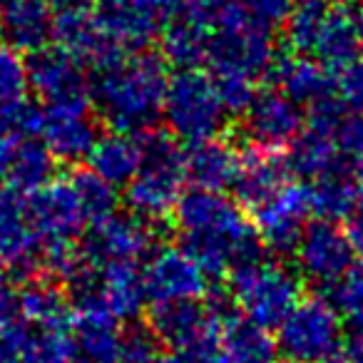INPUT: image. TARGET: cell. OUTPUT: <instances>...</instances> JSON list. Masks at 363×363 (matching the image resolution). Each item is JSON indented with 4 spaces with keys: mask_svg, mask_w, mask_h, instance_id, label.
Masks as SVG:
<instances>
[{
    "mask_svg": "<svg viewBox=\"0 0 363 363\" xmlns=\"http://www.w3.org/2000/svg\"><path fill=\"white\" fill-rule=\"evenodd\" d=\"M177 247L194 259L204 274L222 277L242 264L269 257L247 212L224 192L189 187L174 207Z\"/></svg>",
    "mask_w": 363,
    "mask_h": 363,
    "instance_id": "cell-1",
    "label": "cell"
},
{
    "mask_svg": "<svg viewBox=\"0 0 363 363\" xmlns=\"http://www.w3.org/2000/svg\"><path fill=\"white\" fill-rule=\"evenodd\" d=\"M160 50L132 52L92 75V107L112 132L142 137L162 127L169 70Z\"/></svg>",
    "mask_w": 363,
    "mask_h": 363,
    "instance_id": "cell-2",
    "label": "cell"
},
{
    "mask_svg": "<svg viewBox=\"0 0 363 363\" xmlns=\"http://www.w3.org/2000/svg\"><path fill=\"white\" fill-rule=\"evenodd\" d=\"M140 142L142 169L125 187V202L132 214L162 224L187 192V147L167 127L147 132Z\"/></svg>",
    "mask_w": 363,
    "mask_h": 363,
    "instance_id": "cell-3",
    "label": "cell"
},
{
    "mask_svg": "<svg viewBox=\"0 0 363 363\" xmlns=\"http://www.w3.org/2000/svg\"><path fill=\"white\" fill-rule=\"evenodd\" d=\"M227 289L232 291L239 311L264 328H279L298 306L303 279L296 269L274 257L242 264L229 274Z\"/></svg>",
    "mask_w": 363,
    "mask_h": 363,
    "instance_id": "cell-4",
    "label": "cell"
},
{
    "mask_svg": "<svg viewBox=\"0 0 363 363\" xmlns=\"http://www.w3.org/2000/svg\"><path fill=\"white\" fill-rule=\"evenodd\" d=\"M277 52L279 48L272 28L254 21L242 0H234L212 30L207 57L212 70L209 75H242L264 80Z\"/></svg>",
    "mask_w": 363,
    "mask_h": 363,
    "instance_id": "cell-5",
    "label": "cell"
},
{
    "mask_svg": "<svg viewBox=\"0 0 363 363\" xmlns=\"http://www.w3.org/2000/svg\"><path fill=\"white\" fill-rule=\"evenodd\" d=\"M162 125L187 147L222 135L227 110L219 100L212 75L202 70L174 72L167 85Z\"/></svg>",
    "mask_w": 363,
    "mask_h": 363,
    "instance_id": "cell-6",
    "label": "cell"
},
{
    "mask_svg": "<svg viewBox=\"0 0 363 363\" xmlns=\"http://www.w3.org/2000/svg\"><path fill=\"white\" fill-rule=\"evenodd\" d=\"M343 318L326 296L301 298L277 328L279 356L286 363H333L343 348Z\"/></svg>",
    "mask_w": 363,
    "mask_h": 363,
    "instance_id": "cell-7",
    "label": "cell"
},
{
    "mask_svg": "<svg viewBox=\"0 0 363 363\" xmlns=\"http://www.w3.org/2000/svg\"><path fill=\"white\" fill-rule=\"evenodd\" d=\"M157 249H160V224L147 222L132 212H117L102 222L90 224L82 239V254L97 267L142 264Z\"/></svg>",
    "mask_w": 363,
    "mask_h": 363,
    "instance_id": "cell-8",
    "label": "cell"
},
{
    "mask_svg": "<svg viewBox=\"0 0 363 363\" xmlns=\"http://www.w3.org/2000/svg\"><path fill=\"white\" fill-rule=\"evenodd\" d=\"M306 127V110L272 87H262L252 107L242 115L232 142L267 152H286Z\"/></svg>",
    "mask_w": 363,
    "mask_h": 363,
    "instance_id": "cell-9",
    "label": "cell"
},
{
    "mask_svg": "<svg viewBox=\"0 0 363 363\" xmlns=\"http://www.w3.org/2000/svg\"><path fill=\"white\" fill-rule=\"evenodd\" d=\"M43 239L35 232L28 209V197L0 182V267L16 279L43 277Z\"/></svg>",
    "mask_w": 363,
    "mask_h": 363,
    "instance_id": "cell-10",
    "label": "cell"
},
{
    "mask_svg": "<svg viewBox=\"0 0 363 363\" xmlns=\"http://www.w3.org/2000/svg\"><path fill=\"white\" fill-rule=\"evenodd\" d=\"M294 259L303 284L328 291L356 264V252L341 224L313 219L306 224V232Z\"/></svg>",
    "mask_w": 363,
    "mask_h": 363,
    "instance_id": "cell-11",
    "label": "cell"
},
{
    "mask_svg": "<svg viewBox=\"0 0 363 363\" xmlns=\"http://www.w3.org/2000/svg\"><path fill=\"white\" fill-rule=\"evenodd\" d=\"M311 192L301 182H291L272 202L252 214V224L259 232L264 249L274 259H289L296 254L311 217Z\"/></svg>",
    "mask_w": 363,
    "mask_h": 363,
    "instance_id": "cell-12",
    "label": "cell"
},
{
    "mask_svg": "<svg viewBox=\"0 0 363 363\" xmlns=\"http://www.w3.org/2000/svg\"><path fill=\"white\" fill-rule=\"evenodd\" d=\"M28 85L45 107L92 105V80L85 65L57 45L30 55Z\"/></svg>",
    "mask_w": 363,
    "mask_h": 363,
    "instance_id": "cell-13",
    "label": "cell"
},
{
    "mask_svg": "<svg viewBox=\"0 0 363 363\" xmlns=\"http://www.w3.org/2000/svg\"><path fill=\"white\" fill-rule=\"evenodd\" d=\"M145 291L152 303L207 296V274L179 247H160L142 267Z\"/></svg>",
    "mask_w": 363,
    "mask_h": 363,
    "instance_id": "cell-14",
    "label": "cell"
},
{
    "mask_svg": "<svg viewBox=\"0 0 363 363\" xmlns=\"http://www.w3.org/2000/svg\"><path fill=\"white\" fill-rule=\"evenodd\" d=\"M294 182L284 152H267L257 147H239V169L234 177V202L254 214L272 202L284 187Z\"/></svg>",
    "mask_w": 363,
    "mask_h": 363,
    "instance_id": "cell-15",
    "label": "cell"
},
{
    "mask_svg": "<svg viewBox=\"0 0 363 363\" xmlns=\"http://www.w3.org/2000/svg\"><path fill=\"white\" fill-rule=\"evenodd\" d=\"M28 209H30L33 227L43 242H55V239L75 242L77 237H85L90 227L85 209L67 177H55L48 187L30 194Z\"/></svg>",
    "mask_w": 363,
    "mask_h": 363,
    "instance_id": "cell-16",
    "label": "cell"
},
{
    "mask_svg": "<svg viewBox=\"0 0 363 363\" xmlns=\"http://www.w3.org/2000/svg\"><path fill=\"white\" fill-rule=\"evenodd\" d=\"M145 323L160 338L162 346L172 348V353H184L199 341L219 333V323L209 313L207 303L199 298L152 303Z\"/></svg>",
    "mask_w": 363,
    "mask_h": 363,
    "instance_id": "cell-17",
    "label": "cell"
},
{
    "mask_svg": "<svg viewBox=\"0 0 363 363\" xmlns=\"http://www.w3.org/2000/svg\"><path fill=\"white\" fill-rule=\"evenodd\" d=\"M100 135V117L92 105L45 107L43 142L57 162L77 164L87 160Z\"/></svg>",
    "mask_w": 363,
    "mask_h": 363,
    "instance_id": "cell-18",
    "label": "cell"
},
{
    "mask_svg": "<svg viewBox=\"0 0 363 363\" xmlns=\"http://www.w3.org/2000/svg\"><path fill=\"white\" fill-rule=\"evenodd\" d=\"M57 13L48 0H6L0 11V43L21 55L50 48Z\"/></svg>",
    "mask_w": 363,
    "mask_h": 363,
    "instance_id": "cell-19",
    "label": "cell"
},
{
    "mask_svg": "<svg viewBox=\"0 0 363 363\" xmlns=\"http://www.w3.org/2000/svg\"><path fill=\"white\" fill-rule=\"evenodd\" d=\"M52 40H55L57 48H62L72 57H77L82 65H90L95 72L112 67L125 60V57H130V52L122 50L117 43H112L100 30V26L95 23L90 11L60 13L55 18V38Z\"/></svg>",
    "mask_w": 363,
    "mask_h": 363,
    "instance_id": "cell-20",
    "label": "cell"
},
{
    "mask_svg": "<svg viewBox=\"0 0 363 363\" xmlns=\"http://www.w3.org/2000/svg\"><path fill=\"white\" fill-rule=\"evenodd\" d=\"M92 18L100 30L130 55L150 50V43L160 40L164 30V26L155 16H150L137 0H95Z\"/></svg>",
    "mask_w": 363,
    "mask_h": 363,
    "instance_id": "cell-21",
    "label": "cell"
},
{
    "mask_svg": "<svg viewBox=\"0 0 363 363\" xmlns=\"http://www.w3.org/2000/svg\"><path fill=\"white\" fill-rule=\"evenodd\" d=\"M267 87L279 90L281 95H286L289 100H294L296 105L308 107L321 97L333 92V72L326 70L318 60L306 55H294L286 48L277 52L272 67H269Z\"/></svg>",
    "mask_w": 363,
    "mask_h": 363,
    "instance_id": "cell-22",
    "label": "cell"
},
{
    "mask_svg": "<svg viewBox=\"0 0 363 363\" xmlns=\"http://www.w3.org/2000/svg\"><path fill=\"white\" fill-rule=\"evenodd\" d=\"M361 164L343 160L308 184L311 192V212L316 219L326 222H348L356 212L363 209V187H361Z\"/></svg>",
    "mask_w": 363,
    "mask_h": 363,
    "instance_id": "cell-23",
    "label": "cell"
},
{
    "mask_svg": "<svg viewBox=\"0 0 363 363\" xmlns=\"http://www.w3.org/2000/svg\"><path fill=\"white\" fill-rule=\"evenodd\" d=\"M239 169V147L232 140H204L187 147V184L207 192L232 189Z\"/></svg>",
    "mask_w": 363,
    "mask_h": 363,
    "instance_id": "cell-24",
    "label": "cell"
},
{
    "mask_svg": "<svg viewBox=\"0 0 363 363\" xmlns=\"http://www.w3.org/2000/svg\"><path fill=\"white\" fill-rule=\"evenodd\" d=\"M361 52V28H358V8L336 0L326 18L323 33L313 50V60L321 62L326 70L338 72L341 67L358 60Z\"/></svg>",
    "mask_w": 363,
    "mask_h": 363,
    "instance_id": "cell-25",
    "label": "cell"
},
{
    "mask_svg": "<svg viewBox=\"0 0 363 363\" xmlns=\"http://www.w3.org/2000/svg\"><path fill=\"white\" fill-rule=\"evenodd\" d=\"M87 169H92L112 187H127L142 169L140 137L112 130L100 135L97 145L87 157Z\"/></svg>",
    "mask_w": 363,
    "mask_h": 363,
    "instance_id": "cell-26",
    "label": "cell"
},
{
    "mask_svg": "<svg viewBox=\"0 0 363 363\" xmlns=\"http://www.w3.org/2000/svg\"><path fill=\"white\" fill-rule=\"evenodd\" d=\"M219 343L229 363H279L277 336L242 311L219 326Z\"/></svg>",
    "mask_w": 363,
    "mask_h": 363,
    "instance_id": "cell-27",
    "label": "cell"
},
{
    "mask_svg": "<svg viewBox=\"0 0 363 363\" xmlns=\"http://www.w3.org/2000/svg\"><path fill=\"white\" fill-rule=\"evenodd\" d=\"M122 326L110 313H75L72 338L77 361L87 363H120Z\"/></svg>",
    "mask_w": 363,
    "mask_h": 363,
    "instance_id": "cell-28",
    "label": "cell"
},
{
    "mask_svg": "<svg viewBox=\"0 0 363 363\" xmlns=\"http://www.w3.org/2000/svg\"><path fill=\"white\" fill-rule=\"evenodd\" d=\"M209 43H212V33L207 28L187 16H177L162 30L160 52L167 65L177 67V72L199 70L202 65H207Z\"/></svg>",
    "mask_w": 363,
    "mask_h": 363,
    "instance_id": "cell-29",
    "label": "cell"
},
{
    "mask_svg": "<svg viewBox=\"0 0 363 363\" xmlns=\"http://www.w3.org/2000/svg\"><path fill=\"white\" fill-rule=\"evenodd\" d=\"M102 303L117 321H135L147 301L145 277L140 264H107L100 267Z\"/></svg>",
    "mask_w": 363,
    "mask_h": 363,
    "instance_id": "cell-30",
    "label": "cell"
},
{
    "mask_svg": "<svg viewBox=\"0 0 363 363\" xmlns=\"http://www.w3.org/2000/svg\"><path fill=\"white\" fill-rule=\"evenodd\" d=\"M23 321L30 326L72 323V306L65 286L50 277L28 279L23 284Z\"/></svg>",
    "mask_w": 363,
    "mask_h": 363,
    "instance_id": "cell-31",
    "label": "cell"
},
{
    "mask_svg": "<svg viewBox=\"0 0 363 363\" xmlns=\"http://www.w3.org/2000/svg\"><path fill=\"white\" fill-rule=\"evenodd\" d=\"M55 162L57 160L43 140H23L18 142L16 152H13V160L8 164L3 182L23 192L26 197H30L55 179Z\"/></svg>",
    "mask_w": 363,
    "mask_h": 363,
    "instance_id": "cell-32",
    "label": "cell"
},
{
    "mask_svg": "<svg viewBox=\"0 0 363 363\" xmlns=\"http://www.w3.org/2000/svg\"><path fill=\"white\" fill-rule=\"evenodd\" d=\"M284 157H286L291 177L308 182H316L318 177L331 172L341 162V155H338L331 137L323 132L308 130V127H303L301 135L286 147Z\"/></svg>",
    "mask_w": 363,
    "mask_h": 363,
    "instance_id": "cell-33",
    "label": "cell"
},
{
    "mask_svg": "<svg viewBox=\"0 0 363 363\" xmlns=\"http://www.w3.org/2000/svg\"><path fill=\"white\" fill-rule=\"evenodd\" d=\"M333 3L336 0H296L291 16L281 28V48H286L294 55L313 57Z\"/></svg>",
    "mask_w": 363,
    "mask_h": 363,
    "instance_id": "cell-34",
    "label": "cell"
},
{
    "mask_svg": "<svg viewBox=\"0 0 363 363\" xmlns=\"http://www.w3.org/2000/svg\"><path fill=\"white\" fill-rule=\"evenodd\" d=\"M72 323L65 326H30L26 323L21 363H75Z\"/></svg>",
    "mask_w": 363,
    "mask_h": 363,
    "instance_id": "cell-35",
    "label": "cell"
},
{
    "mask_svg": "<svg viewBox=\"0 0 363 363\" xmlns=\"http://www.w3.org/2000/svg\"><path fill=\"white\" fill-rule=\"evenodd\" d=\"M67 179H70L72 189L77 192V199H80L90 224H97V222H102V219L117 214V204H120L117 187L107 184V182L102 179V177H97L92 169L82 167V169L72 172Z\"/></svg>",
    "mask_w": 363,
    "mask_h": 363,
    "instance_id": "cell-36",
    "label": "cell"
},
{
    "mask_svg": "<svg viewBox=\"0 0 363 363\" xmlns=\"http://www.w3.org/2000/svg\"><path fill=\"white\" fill-rule=\"evenodd\" d=\"M326 301L336 308L343 323H363V262H356L331 289Z\"/></svg>",
    "mask_w": 363,
    "mask_h": 363,
    "instance_id": "cell-37",
    "label": "cell"
},
{
    "mask_svg": "<svg viewBox=\"0 0 363 363\" xmlns=\"http://www.w3.org/2000/svg\"><path fill=\"white\" fill-rule=\"evenodd\" d=\"M43 127H45V107L35 100L21 97L0 110V130L18 142L38 140V135H43Z\"/></svg>",
    "mask_w": 363,
    "mask_h": 363,
    "instance_id": "cell-38",
    "label": "cell"
},
{
    "mask_svg": "<svg viewBox=\"0 0 363 363\" xmlns=\"http://www.w3.org/2000/svg\"><path fill=\"white\" fill-rule=\"evenodd\" d=\"M28 87V62L21 52L0 43V110L26 97Z\"/></svg>",
    "mask_w": 363,
    "mask_h": 363,
    "instance_id": "cell-39",
    "label": "cell"
},
{
    "mask_svg": "<svg viewBox=\"0 0 363 363\" xmlns=\"http://www.w3.org/2000/svg\"><path fill=\"white\" fill-rule=\"evenodd\" d=\"M160 338L152 333V328L145 321H132L122 331V348H120V363H150L157 356H162Z\"/></svg>",
    "mask_w": 363,
    "mask_h": 363,
    "instance_id": "cell-40",
    "label": "cell"
},
{
    "mask_svg": "<svg viewBox=\"0 0 363 363\" xmlns=\"http://www.w3.org/2000/svg\"><path fill=\"white\" fill-rule=\"evenodd\" d=\"M214 87H217V95L222 100L227 115L242 117L244 112L252 107L254 97L259 95L257 80L242 75H212Z\"/></svg>",
    "mask_w": 363,
    "mask_h": 363,
    "instance_id": "cell-41",
    "label": "cell"
},
{
    "mask_svg": "<svg viewBox=\"0 0 363 363\" xmlns=\"http://www.w3.org/2000/svg\"><path fill=\"white\" fill-rule=\"evenodd\" d=\"M333 90H336L338 100L343 102L351 115L363 117V60L358 57L356 62L341 67L333 72Z\"/></svg>",
    "mask_w": 363,
    "mask_h": 363,
    "instance_id": "cell-42",
    "label": "cell"
},
{
    "mask_svg": "<svg viewBox=\"0 0 363 363\" xmlns=\"http://www.w3.org/2000/svg\"><path fill=\"white\" fill-rule=\"evenodd\" d=\"M333 145L343 160L363 167V117L348 112L333 130Z\"/></svg>",
    "mask_w": 363,
    "mask_h": 363,
    "instance_id": "cell-43",
    "label": "cell"
},
{
    "mask_svg": "<svg viewBox=\"0 0 363 363\" xmlns=\"http://www.w3.org/2000/svg\"><path fill=\"white\" fill-rule=\"evenodd\" d=\"M23 323V286L11 272H0V331Z\"/></svg>",
    "mask_w": 363,
    "mask_h": 363,
    "instance_id": "cell-44",
    "label": "cell"
},
{
    "mask_svg": "<svg viewBox=\"0 0 363 363\" xmlns=\"http://www.w3.org/2000/svg\"><path fill=\"white\" fill-rule=\"evenodd\" d=\"M296 0H242V6L247 8V13L259 21L267 28H284V23L289 21L294 11Z\"/></svg>",
    "mask_w": 363,
    "mask_h": 363,
    "instance_id": "cell-45",
    "label": "cell"
},
{
    "mask_svg": "<svg viewBox=\"0 0 363 363\" xmlns=\"http://www.w3.org/2000/svg\"><path fill=\"white\" fill-rule=\"evenodd\" d=\"M23 336H26V321L0 331V363H21Z\"/></svg>",
    "mask_w": 363,
    "mask_h": 363,
    "instance_id": "cell-46",
    "label": "cell"
},
{
    "mask_svg": "<svg viewBox=\"0 0 363 363\" xmlns=\"http://www.w3.org/2000/svg\"><path fill=\"white\" fill-rule=\"evenodd\" d=\"M343 363H363V323H346L343 328Z\"/></svg>",
    "mask_w": 363,
    "mask_h": 363,
    "instance_id": "cell-47",
    "label": "cell"
},
{
    "mask_svg": "<svg viewBox=\"0 0 363 363\" xmlns=\"http://www.w3.org/2000/svg\"><path fill=\"white\" fill-rule=\"evenodd\" d=\"M150 16H155L162 26H167L169 21H174L177 16L184 13L189 0H137Z\"/></svg>",
    "mask_w": 363,
    "mask_h": 363,
    "instance_id": "cell-48",
    "label": "cell"
},
{
    "mask_svg": "<svg viewBox=\"0 0 363 363\" xmlns=\"http://www.w3.org/2000/svg\"><path fill=\"white\" fill-rule=\"evenodd\" d=\"M346 234H348V239H351V247H353V252H356V257L363 262V209L356 212L346 222Z\"/></svg>",
    "mask_w": 363,
    "mask_h": 363,
    "instance_id": "cell-49",
    "label": "cell"
},
{
    "mask_svg": "<svg viewBox=\"0 0 363 363\" xmlns=\"http://www.w3.org/2000/svg\"><path fill=\"white\" fill-rule=\"evenodd\" d=\"M16 147H18V140H13L11 135H6V132L0 130V182H3V177H6Z\"/></svg>",
    "mask_w": 363,
    "mask_h": 363,
    "instance_id": "cell-50",
    "label": "cell"
},
{
    "mask_svg": "<svg viewBox=\"0 0 363 363\" xmlns=\"http://www.w3.org/2000/svg\"><path fill=\"white\" fill-rule=\"evenodd\" d=\"M48 3L57 16L60 13H87L95 6V0H48Z\"/></svg>",
    "mask_w": 363,
    "mask_h": 363,
    "instance_id": "cell-51",
    "label": "cell"
},
{
    "mask_svg": "<svg viewBox=\"0 0 363 363\" xmlns=\"http://www.w3.org/2000/svg\"><path fill=\"white\" fill-rule=\"evenodd\" d=\"M150 363H184V361H182L177 353H162V356H157L155 361H150Z\"/></svg>",
    "mask_w": 363,
    "mask_h": 363,
    "instance_id": "cell-52",
    "label": "cell"
},
{
    "mask_svg": "<svg viewBox=\"0 0 363 363\" xmlns=\"http://www.w3.org/2000/svg\"><path fill=\"white\" fill-rule=\"evenodd\" d=\"M356 8H358V28H361V50H363V6Z\"/></svg>",
    "mask_w": 363,
    "mask_h": 363,
    "instance_id": "cell-53",
    "label": "cell"
},
{
    "mask_svg": "<svg viewBox=\"0 0 363 363\" xmlns=\"http://www.w3.org/2000/svg\"><path fill=\"white\" fill-rule=\"evenodd\" d=\"M3 6H6V0H0V11H3Z\"/></svg>",
    "mask_w": 363,
    "mask_h": 363,
    "instance_id": "cell-54",
    "label": "cell"
},
{
    "mask_svg": "<svg viewBox=\"0 0 363 363\" xmlns=\"http://www.w3.org/2000/svg\"><path fill=\"white\" fill-rule=\"evenodd\" d=\"M361 187H363V169H361Z\"/></svg>",
    "mask_w": 363,
    "mask_h": 363,
    "instance_id": "cell-55",
    "label": "cell"
},
{
    "mask_svg": "<svg viewBox=\"0 0 363 363\" xmlns=\"http://www.w3.org/2000/svg\"><path fill=\"white\" fill-rule=\"evenodd\" d=\"M75 363H87V361H77V358H75Z\"/></svg>",
    "mask_w": 363,
    "mask_h": 363,
    "instance_id": "cell-56",
    "label": "cell"
},
{
    "mask_svg": "<svg viewBox=\"0 0 363 363\" xmlns=\"http://www.w3.org/2000/svg\"><path fill=\"white\" fill-rule=\"evenodd\" d=\"M224 363H229V361H227V358H224Z\"/></svg>",
    "mask_w": 363,
    "mask_h": 363,
    "instance_id": "cell-57",
    "label": "cell"
}]
</instances>
